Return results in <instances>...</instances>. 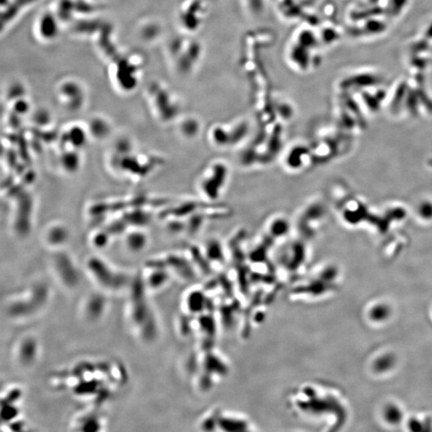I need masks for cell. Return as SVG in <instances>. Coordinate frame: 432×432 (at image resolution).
Wrapping results in <instances>:
<instances>
[{"instance_id": "1", "label": "cell", "mask_w": 432, "mask_h": 432, "mask_svg": "<svg viewBox=\"0 0 432 432\" xmlns=\"http://www.w3.org/2000/svg\"><path fill=\"white\" fill-rule=\"evenodd\" d=\"M131 299V319L134 324L140 329L142 336L147 339H150L154 335V327L144 296V283L139 282L133 287Z\"/></svg>"}, {"instance_id": "2", "label": "cell", "mask_w": 432, "mask_h": 432, "mask_svg": "<svg viewBox=\"0 0 432 432\" xmlns=\"http://www.w3.org/2000/svg\"><path fill=\"white\" fill-rule=\"evenodd\" d=\"M48 299V289L44 285H37L31 288L26 299L12 303L9 311L12 315H27L37 311Z\"/></svg>"}, {"instance_id": "3", "label": "cell", "mask_w": 432, "mask_h": 432, "mask_svg": "<svg viewBox=\"0 0 432 432\" xmlns=\"http://www.w3.org/2000/svg\"><path fill=\"white\" fill-rule=\"evenodd\" d=\"M88 267L96 280L105 288L119 289L124 286V277L112 272L97 258L90 261Z\"/></svg>"}, {"instance_id": "4", "label": "cell", "mask_w": 432, "mask_h": 432, "mask_svg": "<svg viewBox=\"0 0 432 432\" xmlns=\"http://www.w3.org/2000/svg\"><path fill=\"white\" fill-rule=\"evenodd\" d=\"M39 355L38 343L33 338L24 339L18 349V358L24 366L32 364Z\"/></svg>"}, {"instance_id": "5", "label": "cell", "mask_w": 432, "mask_h": 432, "mask_svg": "<svg viewBox=\"0 0 432 432\" xmlns=\"http://www.w3.org/2000/svg\"><path fill=\"white\" fill-rule=\"evenodd\" d=\"M106 306V300L100 295H93L89 297L85 306V313L87 318L92 320L100 319L103 314Z\"/></svg>"}, {"instance_id": "6", "label": "cell", "mask_w": 432, "mask_h": 432, "mask_svg": "<svg viewBox=\"0 0 432 432\" xmlns=\"http://www.w3.org/2000/svg\"><path fill=\"white\" fill-rule=\"evenodd\" d=\"M35 1L36 0H13L7 6V8L2 11V15H1V25L2 26L11 22V20L16 16V15L21 11V9L35 2Z\"/></svg>"}, {"instance_id": "7", "label": "cell", "mask_w": 432, "mask_h": 432, "mask_svg": "<svg viewBox=\"0 0 432 432\" xmlns=\"http://www.w3.org/2000/svg\"><path fill=\"white\" fill-rule=\"evenodd\" d=\"M363 29L369 34H380L386 30V25L380 20H372L366 23Z\"/></svg>"}, {"instance_id": "8", "label": "cell", "mask_w": 432, "mask_h": 432, "mask_svg": "<svg viewBox=\"0 0 432 432\" xmlns=\"http://www.w3.org/2000/svg\"><path fill=\"white\" fill-rule=\"evenodd\" d=\"M42 28H43L42 30L44 31V35H45L46 36H49V37L52 36L54 32H55V30H56L55 24H54V21L53 20L52 18H44Z\"/></svg>"}, {"instance_id": "9", "label": "cell", "mask_w": 432, "mask_h": 432, "mask_svg": "<svg viewBox=\"0 0 432 432\" xmlns=\"http://www.w3.org/2000/svg\"><path fill=\"white\" fill-rule=\"evenodd\" d=\"M145 244V240H144L143 236L140 235H135L130 237L128 241V247L133 251L141 250L144 248Z\"/></svg>"}, {"instance_id": "10", "label": "cell", "mask_w": 432, "mask_h": 432, "mask_svg": "<svg viewBox=\"0 0 432 432\" xmlns=\"http://www.w3.org/2000/svg\"><path fill=\"white\" fill-rule=\"evenodd\" d=\"M408 0H391V10L395 15L400 14L403 9L406 7Z\"/></svg>"}, {"instance_id": "11", "label": "cell", "mask_w": 432, "mask_h": 432, "mask_svg": "<svg viewBox=\"0 0 432 432\" xmlns=\"http://www.w3.org/2000/svg\"><path fill=\"white\" fill-rule=\"evenodd\" d=\"M426 37L428 38L429 39H432V22L431 23L430 25L428 26V28L426 30Z\"/></svg>"}, {"instance_id": "12", "label": "cell", "mask_w": 432, "mask_h": 432, "mask_svg": "<svg viewBox=\"0 0 432 432\" xmlns=\"http://www.w3.org/2000/svg\"><path fill=\"white\" fill-rule=\"evenodd\" d=\"M369 1L370 2H372V3H374V4H375V3H376V2H379L380 0H369Z\"/></svg>"}]
</instances>
